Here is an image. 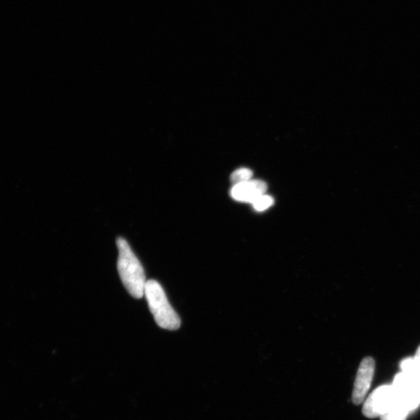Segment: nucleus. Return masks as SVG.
<instances>
[{
  "label": "nucleus",
  "mask_w": 420,
  "mask_h": 420,
  "mask_svg": "<svg viewBox=\"0 0 420 420\" xmlns=\"http://www.w3.org/2000/svg\"><path fill=\"white\" fill-rule=\"evenodd\" d=\"M118 249V271L124 287L130 295L137 299L144 296L146 276L140 261L124 238L116 241Z\"/></svg>",
  "instance_id": "obj_1"
},
{
  "label": "nucleus",
  "mask_w": 420,
  "mask_h": 420,
  "mask_svg": "<svg viewBox=\"0 0 420 420\" xmlns=\"http://www.w3.org/2000/svg\"><path fill=\"white\" fill-rule=\"evenodd\" d=\"M144 296L149 310L159 327L175 331L181 326V319L173 307L171 306L168 297L159 282L154 280L147 281Z\"/></svg>",
  "instance_id": "obj_2"
},
{
  "label": "nucleus",
  "mask_w": 420,
  "mask_h": 420,
  "mask_svg": "<svg viewBox=\"0 0 420 420\" xmlns=\"http://www.w3.org/2000/svg\"><path fill=\"white\" fill-rule=\"evenodd\" d=\"M400 397L393 385L380 386L364 402L363 414L367 418H381L395 407Z\"/></svg>",
  "instance_id": "obj_3"
},
{
  "label": "nucleus",
  "mask_w": 420,
  "mask_h": 420,
  "mask_svg": "<svg viewBox=\"0 0 420 420\" xmlns=\"http://www.w3.org/2000/svg\"><path fill=\"white\" fill-rule=\"evenodd\" d=\"M374 371V359L370 357L364 358L357 371L352 395V401L355 404H361L364 401L371 386Z\"/></svg>",
  "instance_id": "obj_4"
},
{
  "label": "nucleus",
  "mask_w": 420,
  "mask_h": 420,
  "mask_svg": "<svg viewBox=\"0 0 420 420\" xmlns=\"http://www.w3.org/2000/svg\"><path fill=\"white\" fill-rule=\"evenodd\" d=\"M267 190V185L261 180H250V181L235 185L230 190L231 197L238 202H252L258 197L264 194Z\"/></svg>",
  "instance_id": "obj_5"
},
{
  "label": "nucleus",
  "mask_w": 420,
  "mask_h": 420,
  "mask_svg": "<svg viewBox=\"0 0 420 420\" xmlns=\"http://www.w3.org/2000/svg\"><path fill=\"white\" fill-rule=\"evenodd\" d=\"M419 404L412 393L400 395L395 407L382 416L381 420H407L409 416L418 409Z\"/></svg>",
  "instance_id": "obj_6"
},
{
  "label": "nucleus",
  "mask_w": 420,
  "mask_h": 420,
  "mask_svg": "<svg viewBox=\"0 0 420 420\" xmlns=\"http://www.w3.org/2000/svg\"><path fill=\"white\" fill-rule=\"evenodd\" d=\"M420 380L411 376V375L401 371L395 375L393 387L400 395L410 394Z\"/></svg>",
  "instance_id": "obj_7"
},
{
  "label": "nucleus",
  "mask_w": 420,
  "mask_h": 420,
  "mask_svg": "<svg viewBox=\"0 0 420 420\" xmlns=\"http://www.w3.org/2000/svg\"><path fill=\"white\" fill-rule=\"evenodd\" d=\"M401 371L411 376L420 380V366L415 361L414 357H407L402 359L400 364Z\"/></svg>",
  "instance_id": "obj_8"
},
{
  "label": "nucleus",
  "mask_w": 420,
  "mask_h": 420,
  "mask_svg": "<svg viewBox=\"0 0 420 420\" xmlns=\"http://www.w3.org/2000/svg\"><path fill=\"white\" fill-rule=\"evenodd\" d=\"M253 172L249 168H239L230 175V182L235 185L247 183L252 180Z\"/></svg>",
  "instance_id": "obj_9"
},
{
  "label": "nucleus",
  "mask_w": 420,
  "mask_h": 420,
  "mask_svg": "<svg viewBox=\"0 0 420 420\" xmlns=\"http://www.w3.org/2000/svg\"><path fill=\"white\" fill-rule=\"evenodd\" d=\"M252 206L258 212L265 211L267 209L271 207L274 204V199L272 197L268 194H261L256 200L252 202Z\"/></svg>",
  "instance_id": "obj_10"
},
{
  "label": "nucleus",
  "mask_w": 420,
  "mask_h": 420,
  "mask_svg": "<svg viewBox=\"0 0 420 420\" xmlns=\"http://www.w3.org/2000/svg\"><path fill=\"white\" fill-rule=\"evenodd\" d=\"M412 395L414 396L415 399L420 403V381L412 391Z\"/></svg>",
  "instance_id": "obj_11"
},
{
  "label": "nucleus",
  "mask_w": 420,
  "mask_h": 420,
  "mask_svg": "<svg viewBox=\"0 0 420 420\" xmlns=\"http://www.w3.org/2000/svg\"><path fill=\"white\" fill-rule=\"evenodd\" d=\"M414 357L418 365L420 366V346L418 347L416 354Z\"/></svg>",
  "instance_id": "obj_12"
}]
</instances>
